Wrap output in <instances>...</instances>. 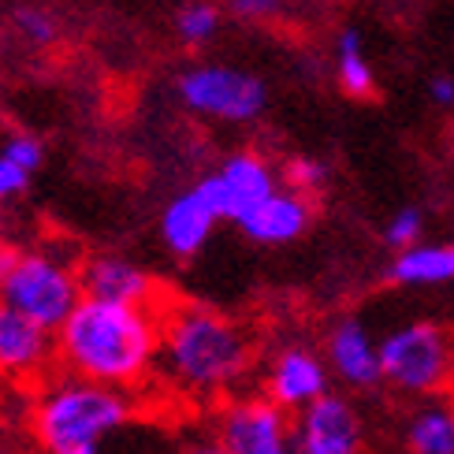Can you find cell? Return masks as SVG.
Here are the masks:
<instances>
[{
  "mask_svg": "<svg viewBox=\"0 0 454 454\" xmlns=\"http://www.w3.org/2000/svg\"><path fill=\"white\" fill-rule=\"evenodd\" d=\"M64 372L108 387H135L160 357V317L153 306L82 298L56 332Z\"/></svg>",
  "mask_w": 454,
  "mask_h": 454,
  "instance_id": "6da1fadb",
  "label": "cell"
},
{
  "mask_svg": "<svg viewBox=\"0 0 454 454\" xmlns=\"http://www.w3.org/2000/svg\"><path fill=\"white\" fill-rule=\"evenodd\" d=\"M157 365L179 391L194 399H220L254 369V343L231 317L186 301L160 317Z\"/></svg>",
  "mask_w": 454,
  "mask_h": 454,
  "instance_id": "7a4b0ae2",
  "label": "cell"
},
{
  "mask_svg": "<svg viewBox=\"0 0 454 454\" xmlns=\"http://www.w3.org/2000/svg\"><path fill=\"white\" fill-rule=\"evenodd\" d=\"M135 406L123 387L86 376H52L34 403V440L45 454H108L112 440L130 425Z\"/></svg>",
  "mask_w": 454,
  "mask_h": 454,
  "instance_id": "3957f363",
  "label": "cell"
},
{
  "mask_svg": "<svg viewBox=\"0 0 454 454\" xmlns=\"http://www.w3.org/2000/svg\"><path fill=\"white\" fill-rule=\"evenodd\" d=\"M82 298V261H71L64 246L19 250L4 279V294H0L4 306L27 313L49 332H60Z\"/></svg>",
  "mask_w": 454,
  "mask_h": 454,
  "instance_id": "277c9868",
  "label": "cell"
},
{
  "mask_svg": "<svg viewBox=\"0 0 454 454\" xmlns=\"http://www.w3.org/2000/svg\"><path fill=\"white\" fill-rule=\"evenodd\" d=\"M454 339L436 320H403L380 335L384 384L406 399H432L450 387Z\"/></svg>",
  "mask_w": 454,
  "mask_h": 454,
  "instance_id": "5b68a950",
  "label": "cell"
},
{
  "mask_svg": "<svg viewBox=\"0 0 454 454\" xmlns=\"http://www.w3.org/2000/svg\"><path fill=\"white\" fill-rule=\"evenodd\" d=\"M186 112L216 123H254L269 108V86L261 74L231 64H194L176 79Z\"/></svg>",
  "mask_w": 454,
  "mask_h": 454,
  "instance_id": "8992f818",
  "label": "cell"
},
{
  "mask_svg": "<svg viewBox=\"0 0 454 454\" xmlns=\"http://www.w3.org/2000/svg\"><path fill=\"white\" fill-rule=\"evenodd\" d=\"M201 198L213 205V213L220 223H239L246 213L261 205L269 194H276L283 186V172H276V164L269 157H261L257 149H239V153L223 157L213 172H205L198 183Z\"/></svg>",
  "mask_w": 454,
  "mask_h": 454,
  "instance_id": "52a82bcc",
  "label": "cell"
},
{
  "mask_svg": "<svg viewBox=\"0 0 454 454\" xmlns=\"http://www.w3.org/2000/svg\"><path fill=\"white\" fill-rule=\"evenodd\" d=\"M216 436L231 454H298L291 413L264 391L227 399L216 418Z\"/></svg>",
  "mask_w": 454,
  "mask_h": 454,
  "instance_id": "ba28073f",
  "label": "cell"
},
{
  "mask_svg": "<svg viewBox=\"0 0 454 454\" xmlns=\"http://www.w3.org/2000/svg\"><path fill=\"white\" fill-rule=\"evenodd\" d=\"M294 450L298 454H365L369 432L362 410L350 395L328 391L317 403L294 413Z\"/></svg>",
  "mask_w": 454,
  "mask_h": 454,
  "instance_id": "9c48e42d",
  "label": "cell"
},
{
  "mask_svg": "<svg viewBox=\"0 0 454 454\" xmlns=\"http://www.w3.org/2000/svg\"><path fill=\"white\" fill-rule=\"evenodd\" d=\"M332 384H335V376L328 369L325 350L298 343V339L294 343H283L269 357V369H264V395L287 413L306 410L320 395H328Z\"/></svg>",
  "mask_w": 454,
  "mask_h": 454,
  "instance_id": "30bf717a",
  "label": "cell"
},
{
  "mask_svg": "<svg viewBox=\"0 0 454 454\" xmlns=\"http://www.w3.org/2000/svg\"><path fill=\"white\" fill-rule=\"evenodd\" d=\"M320 350L328 357L335 384H343L347 391H376L384 384L380 335H372L362 317H339Z\"/></svg>",
  "mask_w": 454,
  "mask_h": 454,
  "instance_id": "8fae6325",
  "label": "cell"
},
{
  "mask_svg": "<svg viewBox=\"0 0 454 454\" xmlns=\"http://www.w3.org/2000/svg\"><path fill=\"white\" fill-rule=\"evenodd\" d=\"M52 362H60L56 332L0 301V376L37 380L52 369Z\"/></svg>",
  "mask_w": 454,
  "mask_h": 454,
  "instance_id": "7c38bea8",
  "label": "cell"
},
{
  "mask_svg": "<svg viewBox=\"0 0 454 454\" xmlns=\"http://www.w3.org/2000/svg\"><path fill=\"white\" fill-rule=\"evenodd\" d=\"M313 216H317L313 198L283 183L276 194H269L239 220V231L257 246H287L309 231Z\"/></svg>",
  "mask_w": 454,
  "mask_h": 454,
  "instance_id": "4fadbf2b",
  "label": "cell"
},
{
  "mask_svg": "<svg viewBox=\"0 0 454 454\" xmlns=\"http://www.w3.org/2000/svg\"><path fill=\"white\" fill-rule=\"evenodd\" d=\"M82 291L90 298L127 301V306H153L157 279L145 264L123 254H93L82 261Z\"/></svg>",
  "mask_w": 454,
  "mask_h": 454,
  "instance_id": "5bb4252c",
  "label": "cell"
},
{
  "mask_svg": "<svg viewBox=\"0 0 454 454\" xmlns=\"http://www.w3.org/2000/svg\"><path fill=\"white\" fill-rule=\"evenodd\" d=\"M220 216L213 213V205L201 198L198 186H191V191L176 194L172 201L164 205L160 213V242L164 250L186 261V257H198L205 246H209L213 231H216Z\"/></svg>",
  "mask_w": 454,
  "mask_h": 454,
  "instance_id": "9a60e30c",
  "label": "cell"
},
{
  "mask_svg": "<svg viewBox=\"0 0 454 454\" xmlns=\"http://www.w3.org/2000/svg\"><path fill=\"white\" fill-rule=\"evenodd\" d=\"M387 279L403 291L454 287V242H418L391 257Z\"/></svg>",
  "mask_w": 454,
  "mask_h": 454,
  "instance_id": "2e32d148",
  "label": "cell"
},
{
  "mask_svg": "<svg viewBox=\"0 0 454 454\" xmlns=\"http://www.w3.org/2000/svg\"><path fill=\"white\" fill-rule=\"evenodd\" d=\"M406 454H454V403L432 395L418 399L403 425Z\"/></svg>",
  "mask_w": 454,
  "mask_h": 454,
  "instance_id": "e0dca14e",
  "label": "cell"
},
{
  "mask_svg": "<svg viewBox=\"0 0 454 454\" xmlns=\"http://www.w3.org/2000/svg\"><path fill=\"white\" fill-rule=\"evenodd\" d=\"M335 82L339 90L354 101H365L376 93V67L369 60V49H365V37L357 27H343L335 37Z\"/></svg>",
  "mask_w": 454,
  "mask_h": 454,
  "instance_id": "ac0fdd59",
  "label": "cell"
},
{
  "mask_svg": "<svg viewBox=\"0 0 454 454\" xmlns=\"http://www.w3.org/2000/svg\"><path fill=\"white\" fill-rule=\"evenodd\" d=\"M176 30H179L183 45H191V49L209 45L213 37L220 34V8L209 4V0H194V4H186L176 15Z\"/></svg>",
  "mask_w": 454,
  "mask_h": 454,
  "instance_id": "d6986e66",
  "label": "cell"
},
{
  "mask_svg": "<svg viewBox=\"0 0 454 454\" xmlns=\"http://www.w3.org/2000/svg\"><path fill=\"white\" fill-rule=\"evenodd\" d=\"M425 231H428V216L421 205H403V209H395L384 223V246L391 254H399L406 246L425 242Z\"/></svg>",
  "mask_w": 454,
  "mask_h": 454,
  "instance_id": "ffe728a7",
  "label": "cell"
},
{
  "mask_svg": "<svg viewBox=\"0 0 454 454\" xmlns=\"http://www.w3.org/2000/svg\"><path fill=\"white\" fill-rule=\"evenodd\" d=\"M283 183L294 186V191H301V194L317 198L332 183V164L320 160V157H309V153L291 157L287 164H283Z\"/></svg>",
  "mask_w": 454,
  "mask_h": 454,
  "instance_id": "44dd1931",
  "label": "cell"
},
{
  "mask_svg": "<svg viewBox=\"0 0 454 454\" xmlns=\"http://www.w3.org/2000/svg\"><path fill=\"white\" fill-rule=\"evenodd\" d=\"M12 27H15V34L23 37L30 49H49L56 37H60V30H56V19H52L45 8H34V4L15 8Z\"/></svg>",
  "mask_w": 454,
  "mask_h": 454,
  "instance_id": "7402d4cb",
  "label": "cell"
},
{
  "mask_svg": "<svg viewBox=\"0 0 454 454\" xmlns=\"http://www.w3.org/2000/svg\"><path fill=\"white\" fill-rule=\"evenodd\" d=\"M0 153L12 157L15 164H23L27 172H37L45 160V145L37 142L30 130H12V135H4V142H0Z\"/></svg>",
  "mask_w": 454,
  "mask_h": 454,
  "instance_id": "603a6c76",
  "label": "cell"
},
{
  "mask_svg": "<svg viewBox=\"0 0 454 454\" xmlns=\"http://www.w3.org/2000/svg\"><path fill=\"white\" fill-rule=\"evenodd\" d=\"M30 176L34 172H27L23 164H15L12 157H4L0 153V205H8L12 198H19L30 186Z\"/></svg>",
  "mask_w": 454,
  "mask_h": 454,
  "instance_id": "cb8c5ba5",
  "label": "cell"
},
{
  "mask_svg": "<svg viewBox=\"0 0 454 454\" xmlns=\"http://www.w3.org/2000/svg\"><path fill=\"white\" fill-rule=\"evenodd\" d=\"M227 8L242 23H269L283 12V0H227Z\"/></svg>",
  "mask_w": 454,
  "mask_h": 454,
  "instance_id": "d4e9b609",
  "label": "cell"
},
{
  "mask_svg": "<svg viewBox=\"0 0 454 454\" xmlns=\"http://www.w3.org/2000/svg\"><path fill=\"white\" fill-rule=\"evenodd\" d=\"M428 101L436 108H443V112L454 108V74L450 71H440V74L428 79Z\"/></svg>",
  "mask_w": 454,
  "mask_h": 454,
  "instance_id": "484cf974",
  "label": "cell"
},
{
  "mask_svg": "<svg viewBox=\"0 0 454 454\" xmlns=\"http://www.w3.org/2000/svg\"><path fill=\"white\" fill-rule=\"evenodd\" d=\"M179 454H231L223 447L220 436H201V440H191L186 447H179Z\"/></svg>",
  "mask_w": 454,
  "mask_h": 454,
  "instance_id": "4316f807",
  "label": "cell"
},
{
  "mask_svg": "<svg viewBox=\"0 0 454 454\" xmlns=\"http://www.w3.org/2000/svg\"><path fill=\"white\" fill-rule=\"evenodd\" d=\"M15 246L8 242V239H0V294H4V279H8V272H12V264H15Z\"/></svg>",
  "mask_w": 454,
  "mask_h": 454,
  "instance_id": "83f0119b",
  "label": "cell"
},
{
  "mask_svg": "<svg viewBox=\"0 0 454 454\" xmlns=\"http://www.w3.org/2000/svg\"><path fill=\"white\" fill-rule=\"evenodd\" d=\"M8 227H12V216H8V209H4V205H0V239L8 235Z\"/></svg>",
  "mask_w": 454,
  "mask_h": 454,
  "instance_id": "f1b7e54d",
  "label": "cell"
},
{
  "mask_svg": "<svg viewBox=\"0 0 454 454\" xmlns=\"http://www.w3.org/2000/svg\"><path fill=\"white\" fill-rule=\"evenodd\" d=\"M450 387H454V354H450Z\"/></svg>",
  "mask_w": 454,
  "mask_h": 454,
  "instance_id": "f546056e",
  "label": "cell"
}]
</instances>
